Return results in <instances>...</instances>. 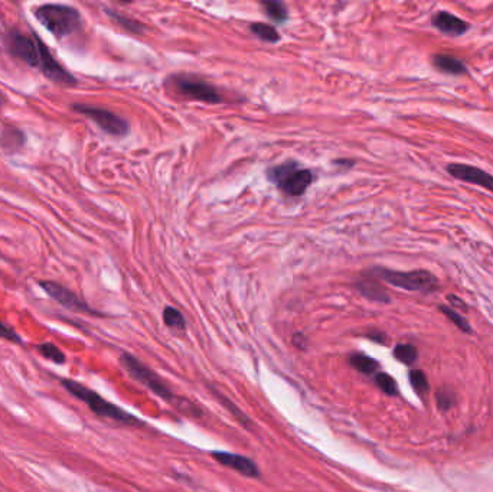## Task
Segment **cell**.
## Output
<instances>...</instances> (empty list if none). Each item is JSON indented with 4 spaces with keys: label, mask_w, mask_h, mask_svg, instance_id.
<instances>
[{
    "label": "cell",
    "mask_w": 493,
    "mask_h": 492,
    "mask_svg": "<svg viewBox=\"0 0 493 492\" xmlns=\"http://www.w3.org/2000/svg\"><path fill=\"white\" fill-rule=\"evenodd\" d=\"M38 44H39V68H41L44 75L59 86H64V87L76 86V78L55 60L48 47L39 38H38Z\"/></svg>",
    "instance_id": "9"
},
{
    "label": "cell",
    "mask_w": 493,
    "mask_h": 492,
    "mask_svg": "<svg viewBox=\"0 0 493 492\" xmlns=\"http://www.w3.org/2000/svg\"><path fill=\"white\" fill-rule=\"evenodd\" d=\"M211 457L220 462L224 466H228L236 472H240V474L250 477V478H259L260 477V469L252 459L243 457V455H236V454H229V452H221V450H215L211 454Z\"/></svg>",
    "instance_id": "12"
},
{
    "label": "cell",
    "mask_w": 493,
    "mask_h": 492,
    "mask_svg": "<svg viewBox=\"0 0 493 492\" xmlns=\"http://www.w3.org/2000/svg\"><path fill=\"white\" fill-rule=\"evenodd\" d=\"M261 6L264 8L267 16L271 19V21L277 22V24H283L287 21L289 12H287V8L284 3L271 2V0H268V2H263Z\"/></svg>",
    "instance_id": "21"
},
{
    "label": "cell",
    "mask_w": 493,
    "mask_h": 492,
    "mask_svg": "<svg viewBox=\"0 0 493 492\" xmlns=\"http://www.w3.org/2000/svg\"><path fill=\"white\" fill-rule=\"evenodd\" d=\"M120 364L123 368L130 374V377H133L136 381H139L145 387H147L150 391H153L156 396H159L162 400L173 403L175 402V395L172 392L170 387L159 377L157 374L149 368L146 364H143L140 360H137L133 357L131 354H122L120 357Z\"/></svg>",
    "instance_id": "6"
},
{
    "label": "cell",
    "mask_w": 493,
    "mask_h": 492,
    "mask_svg": "<svg viewBox=\"0 0 493 492\" xmlns=\"http://www.w3.org/2000/svg\"><path fill=\"white\" fill-rule=\"evenodd\" d=\"M61 384L64 386V388L68 392H71L72 396H75L78 400L86 403L97 416L111 419V420H115V422L123 423V424H129V426H142L143 424V422H140L139 419L130 415V413H127L122 407H118V406L107 402L100 395H97L95 391L90 390L88 387H86L81 383L68 380V379H63Z\"/></svg>",
    "instance_id": "1"
},
{
    "label": "cell",
    "mask_w": 493,
    "mask_h": 492,
    "mask_svg": "<svg viewBox=\"0 0 493 492\" xmlns=\"http://www.w3.org/2000/svg\"><path fill=\"white\" fill-rule=\"evenodd\" d=\"M447 301H448V303L451 305V306H455L456 309H460L462 312H467V305H466V302L463 301V299H460L459 296H456V294H448V296H447Z\"/></svg>",
    "instance_id": "30"
},
{
    "label": "cell",
    "mask_w": 493,
    "mask_h": 492,
    "mask_svg": "<svg viewBox=\"0 0 493 492\" xmlns=\"http://www.w3.org/2000/svg\"><path fill=\"white\" fill-rule=\"evenodd\" d=\"M163 321L168 328L184 331L186 328V321L182 312L173 306H166L163 310Z\"/></svg>",
    "instance_id": "20"
},
{
    "label": "cell",
    "mask_w": 493,
    "mask_h": 492,
    "mask_svg": "<svg viewBox=\"0 0 493 492\" xmlns=\"http://www.w3.org/2000/svg\"><path fill=\"white\" fill-rule=\"evenodd\" d=\"M38 352L41 354V356L55 364H64L67 361L65 354L59 349L55 344L52 342H42L36 347Z\"/></svg>",
    "instance_id": "22"
},
{
    "label": "cell",
    "mask_w": 493,
    "mask_h": 492,
    "mask_svg": "<svg viewBox=\"0 0 493 492\" xmlns=\"http://www.w3.org/2000/svg\"><path fill=\"white\" fill-rule=\"evenodd\" d=\"M35 17L56 38H65L81 28V13L68 5L48 3L35 9Z\"/></svg>",
    "instance_id": "3"
},
{
    "label": "cell",
    "mask_w": 493,
    "mask_h": 492,
    "mask_svg": "<svg viewBox=\"0 0 493 492\" xmlns=\"http://www.w3.org/2000/svg\"><path fill=\"white\" fill-rule=\"evenodd\" d=\"M394 357L405 365H411L417 361L419 351L411 344H398L394 348Z\"/></svg>",
    "instance_id": "23"
},
{
    "label": "cell",
    "mask_w": 493,
    "mask_h": 492,
    "mask_svg": "<svg viewBox=\"0 0 493 492\" xmlns=\"http://www.w3.org/2000/svg\"><path fill=\"white\" fill-rule=\"evenodd\" d=\"M439 309H440V312H442L443 315H446V317H447L453 324H455L462 332H464V333H471V326H470V324L467 322V319L463 317V315H460V312H458V310H455V309H451V308H448V306H446V305H440Z\"/></svg>",
    "instance_id": "25"
},
{
    "label": "cell",
    "mask_w": 493,
    "mask_h": 492,
    "mask_svg": "<svg viewBox=\"0 0 493 492\" xmlns=\"http://www.w3.org/2000/svg\"><path fill=\"white\" fill-rule=\"evenodd\" d=\"M0 338H3V340H6L9 342H13V344H19V345L24 342L22 338L19 337L12 328L5 325L2 321H0Z\"/></svg>",
    "instance_id": "29"
},
{
    "label": "cell",
    "mask_w": 493,
    "mask_h": 492,
    "mask_svg": "<svg viewBox=\"0 0 493 492\" xmlns=\"http://www.w3.org/2000/svg\"><path fill=\"white\" fill-rule=\"evenodd\" d=\"M410 383L414 391L417 392L420 397H426L430 391V384L426 377V374L420 370H412L410 372Z\"/></svg>",
    "instance_id": "24"
},
{
    "label": "cell",
    "mask_w": 493,
    "mask_h": 492,
    "mask_svg": "<svg viewBox=\"0 0 493 492\" xmlns=\"http://www.w3.org/2000/svg\"><path fill=\"white\" fill-rule=\"evenodd\" d=\"M446 170L455 180H459L466 184H473L482 187L490 192H493V175L489 172L467 164H448Z\"/></svg>",
    "instance_id": "11"
},
{
    "label": "cell",
    "mask_w": 493,
    "mask_h": 492,
    "mask_svg": "<svg viewBox=\"0 0 493 492\" xmlns=\"http://www.w3.org/2000/svg\"><path fill=\"white\" fill-rule=\"evenodd\" d=\"M431 64L437 71L447 74V75H464L469 72L464 61L455 55H450V54L433 55Z\"/></svg>",
    "instance_id": "15"
},
{
    "label": "cell",
    "mask_w": 493,
    "mask_h": 492,
    "mask_svg": "<svg viewBox=\"0 0 493 492\" xmlns=\"http://www.w3.org/2000/svg\"><path fill=\"white\" fill-rule=\"evenodd\" d=\"M106 13H107V16L111 17L113 22H115L118 26H122L124 31H127L130 33L140 35L145 32V25L139 21H136V19H133V17L124 16V15L114 12L111 9H106Z\"/></svg>",
    "instance_id": "17"
},
{
    "label": "cell",
    "mask_w": 493,
    "mask_h": 492,
    "mask_svg": "<svg viewBox=\"0 0 493 492\" xmlns=\"http://www.w3.org/2000/svg\"><path fill=\"white\" fill-rule=\"evenodd\" d=\"M349 364L355 370H358L359 372L365 374V376H373V374H375L380 368V364L375 360L365 356V354H361V352L352 354V356L349 357Z\"/></svg>",
    "instance_id": "16"
},
{
    "label": "cell",
    "mask_w": 493,
    "mask_h": 492,
    "mask_svg": "<svg viewBox=\"0 0 493 492\" xmlns=\"http://www.w3.org/2000/svg\"><path fill=\"white\" fill-rule=\"evenodd\" d=\"M213 391V395L216 396V397H218V400L227 407V408H229V411L232 413V415L236 418V419H239L240 420V423H243L245 427H250L251 426V420L244 415V413L243 411H240V408L239 407H236V406H234L225 396H223V395H220V392L218 391H215V390H212Z\"/></svg>",
    "instance_id": "27"
},
{
    "label": "cell",
    "mask_w": 493,
    "mask_h": 492,
    "mask_svg": "<svg viewBox=\"0 0 493 492\" xmlns=\"http://www.w3.org/2000/svg\"><path fill=\"white\" fill-rule=\"evenodd\" d=\"M337 164L339 166H345V168H352L355 165V162L350 159H339V161H337Z\"/></svg>",
    "instance_id": "31"
},
{
    "label": "cell",
    "mask_w": 493,
    "mask_h": 492,
    "mask_svg": "<svg viewBox=\"0 0 493 492\" xmlns=\"http://www.w3.org/2000/svg\"><path fill=\"white\" fill-rule=\"evenodd\" d=\"M0 143H2V146L8 152H16L19 148L24 146L25 136L21 130H17L15 127H8L5 129L3 134L0 136Z\"/></svg>",
    "instance_id": "18"
},
{
    "label": "cell",
    "mask_w": 493,
    "mask_h": 492,
    "mask_svg": "<svg viewBox=\"0 0 493 492\" xmlns=\"http://www.w3.org/2000/svg\"><path fill=\"white\" fill-rule=\"evenodd\" d=\"M431 25L439 32L450 36H460L470 29V24L466 22L464 19L453 15L451 12L447 10H440L433 15Z\"/></svg>",
    "instance_id": "13"
},
{
    "label": "cell",
    "mask_w": 493,
    "mask_h": 492,
    "mask_svg": "<svg viewBox=\"0 0 493 492\" xmlns=\"http://www.w3.org/2000/svg\"><path fill=\"white\" fill-rule=\"evenodd\" d=\"M72 109L78 113H81L83 116L88 117L90 120H92L107 134L123 137L130 130L129 122L126 119H123L122 116H118L107 109L88 106V104H72Z\"/></svg>",
    "instance_id": "7"
},
{
    "label": "cell",
    "mask_w": 493,
    "mask_h": 492,
    "mask_svg": "<svg viewBox=\"0 0 493 492\" xmlns=\"http://www.w3.org/2000/svg\"><path fill=\"white\" fill-rule=\"evenodd\" d=\"M456 403V397L455 395H453L451 390L448 388H443L437 392V406L442 408V410H448L451 408L453 406H455Z\"/></svg>",
    "instance_id": "28"
},
{
    "label": "cell",
    "mask_w": 493,
    "mask_h": 492,
    "mask_svg": "<svg viewBox=\"0 0 493 492\" xmlns=\"http://www.w3.org/2000/svg\"><path fill=\"white\" fill-rule=\"evenodd\" d=\"M38 35L33 33V38L26 36L21 32H10L6 38L8 48L12 55L17 56L19 60L26 63L29 67H39V44Z\"/></svg>",
    "instance_id": "8"
},
{
    "label": "cell",
    "mask_w": 493,
    "mask_h": 492,
    "mask_svg": "<svg viewBox=\"0 0 493 492\" xmlns=\"http://www.w3.org/2000/svg\"><path fill=\"white\" fill-rule=\"evenodd\" d=\"M368 274L378 280H384L392 286L408 290V292H420L424 294L435 293L440 287V282L436 274H433L430 270L419 269L411 271H400L391 270L385 267H373L368 271Z\"/></svg>",
    "instance_id": "2"
},
{
    "label": "cell",
    "mask_w": 493,
    "mask_h": 492,
    "mask_svg": "<svg viewBox=\"0 0 493 492\" xmlns=\"http://www.w3.org/2000/svg\"><path fill=\"white\" fill-rule=\"evenodd\" d=\"M267 178L284 195L298 198L309 189L314 176L310 169L300 166L296 161H289L271 166L267 170Z\"/></svg>",
    "instance_id": "4"
},
{
    "label": "cell",
    "mask_w": 493,
    "mask_h": 492,
    "mask_svg": "<svg viewBox=\"0 0 493 492\" xmlns=\"http://www.w3.org/2000/svg\"><path fill=\"white\" fill-rule=\"evenodd\" d=\"M375 383L377 386L385 392L388 396H397L398 395V386L389 374L387 372H378L375 376Z\"/></svg>",
    "instance_id": "26"
},
{
    "label": "cell",
    "mask_w": 493,
    "mask_h": 492,
    "mask_svg": "<svg viewBox=\"0 0 493 492\" xmlns=\"http://www.w3.org/2000/svg\"><path fill=\"white\" fill-rule=\"evenodd\" d=\"M168 84L176 94L189 98V100H196L208 104L223 102L220 90L209 84L201 77L192 74H173L168 78Z\"/></svg>",
    "instance_id": "5"
},
{
    "label": "cell",
    "mask_w": 493,
    "mask_h": 492,
    "mask_svg": "<svg viewBox=\"0 0 493 492\" xmlns=\"http://www.w3.org/2000/svg\"><path fill=\"white\" fill-rule=\"evenodd\" d=\"M355 286H357L358 292L362 294V296H365L369 301L380 302V303H389L391 302L388 292L380 285L378 279L371 276V274H368V273H366V276L361 278Z\"/></svg>",
    "instance_id": "14"
},
{
    "label": "cell",
    "mask_w": 493,
    "mask_h": 492,
    "mask_svg": "<svg viewBox=\"0 0 493 492\" xmlns=\"http://www.w3.org/2000/svg\"><path fill=\"white\" fill-rule=\"evenodd\" d=\"M39 286L44 289V292L48 294L49 298H52L55 302H58L59 305H63L64 308H67L70 310L83 312V313H92V315L97 313L83 299L78 298L76 293H74L72 290L67 289L61 283H56V282H52V280H45V282L42 280V282H39Z\"/></svg>",
    "instance_id": "10"
},
{
    "label": "cell",
    "mask_w": 493,
    "mask_h": 492,
    "mask_svg": "<svg viewBox=\"0 0 493 492\" xmlns=\"http://www.w3.org/2000/svg\"><path fill=\"white\" fill-rule=\"evenodd\" d=\"M250 31L257 36L259 39L264 42H277L280 39V35L273 25L270 24H263V22H254L250 25Z\"/></svg>",
    "instance_id": "19"
}]
</instances>
